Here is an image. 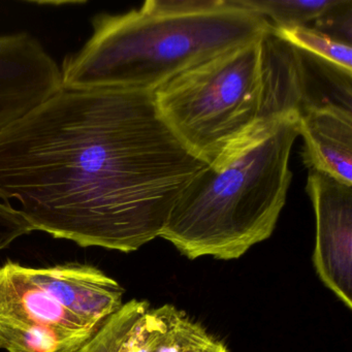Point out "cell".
<instances>
[{
	"label": "cell",
	"mask_w": 352,
	"mask_h": 352,
	"mask_svg": "<svg viewBox=\"0 0 352 352\" xmlns=\"http://www.w3.org/2000/svg\"><path fill=\"white\" fill-rule=\"evenodd\" d=\"M207 166L160 118L153 90L61 88L0 131V199L81 247L129 253L158 238Z\"/></svg>",
	"instance_id": "6da1fadb"
},
{
	"label": "cell",
	"mask_w": 352,
	"mask_h": 352,
	"mask_svg": "<svg viewBox=\"0 0 352 352\" xmlns=\"http://www.w3.org/2000/svg\"><path fill=\"white\" fill-rule=\"evenodd\" d=\"M89 40L61 65L65 89L158 87L226 51L271 32L240 0H148L92 19Z\"/></svg>",
	"instance_id": "7a4b0ae2"
},
{
	"label": "cell",
	"mask_w": 352,
	"mask_h": 352,
	"mask_svg": "<svg viewBox=\"0 0 352 352\" xmlns=\"http://www.w3.org/2000/svg\"><path fill=\"white\" fill-rule=\"evenodd\" d=\"M154 96L160 118L208 166L312 104L302 51L272 30L173 78Z\"/></svg>",
	"instance_id": "3957f363"
},
{
	"label": "cell",
	"mask_w": 352,
	"mask_h": 352,
	"mask_svg": "<svg viewBox=\"0 0 352 352\" xmlns=\"http://www.w3.org/2000/svg\"><path fill=\"white\" fill-rule=\"evenodd\" d=\"M300 112L223 154L185 187L160 238L189 259L240 258L269 239L286 203Z\"/></svg>",
	"instance_id": "277c9868"
},
{
	"label": "cell",
	"mask_w": 352,
	"mask_h": 352,
	"mask_svg": "<svg viewBox=\"0 0 352 352\" xmlns=\"http://www.w3.org/2000/svg\"><path fill=\"white\" fill-rule=\"evenodd\" d=\"M94 327L53 300L30 277L28 267H0V349L8 352H74Z\"/></svg>",
	"instance_id": "5b68a950"
},
{
	"label": "cell",
	"mask_w": 352,
	"mask_h": 352,
	"mask_svg": "<svg viewBox=\"0 0 352 352\" xmlns=\"http://www.w3.org/2000/svg\"><path fill=\"white\" fill-rule=\"evenodd\" d=\"M314 208L313 263L322 283L352 309V186L309 170L306 186Z\"/></svg>",
	"instance_id": "8992f818"
},
{
	"label": "cell",
	"mask_w": 352,
	"mask_h": 352,
	"mask_svg": "<svg viewBox=\"0 0 352 352\" xmlns=\"http://www.w3.org/2000/svg\"><path fill=\"white\" fill-rule=\"evenodd\" d=\"M60 89V69L38 38L0 36V131Z\"/></svg>",
	"instance_id": "52a82bcc"
},
{
	"label": "cell",
	"mask_w": 352,
	"mask_h": 352,
	"mask_svg": "<svg viewBox=\"0 0 352 352\" xmlns=\"http://www.w3.org/2000/svg\"><path fill=\"white\" fill-rule=\"evenodd\" d=\"M28 272L48 296L91 327H102L124 305L118 282L92 265L28 267Z\"/></svg>",
	"instance_id": "ba28073f"
},
{
	"label": "cell",
	"mask_w": 352,
	"mask_h": 352,
	"mask_svg": "<svg viewBox=\"0 0 352 352\" xmlns=\"http://www.w3.org/2000/svg\"><path fill=\"white\" fill-rule=\"evenodd\" d=\"M298 133L305 166L352 186L351 109L333 102L308 107L300 114Z\"/></svg>",
	"instance_id": "9c48e42d"
},
{
	"label": "cell",
	"mask_w": 352,
	"mask_h": 352,
	"mask_svg": "<svg viewBox=\"0 0 352 352\" xmlns=\"http://www.w3.org/2000/svg\"><path fill=\"white\" fill-rule=\"evenodd\" d=\"M149 352H228L226 346L173 305L157 308Z\"/></svg>",
	"instance_id": "30bf717a"
},
{
	"label": "cell",
	"mask_w": 352,
	"mask_h": 352,
	"mask_svg": "<svg viewBox=\"0 0 352 352\" xmlns=\"http://www.w3.org/2000/svg\"><path fill=\"white\" fill-rule=\"evenodd\" d=\"M340 0H240L244 7L267 19L272 28L307 26L318 21Z\"/></svg>",
	"instance_id": "8fae6325"
},
{
	"label": "cell",
	"mask_w": 352,
	"mask_h": 352,
	"mask_svg": "<svg viewBox=\"0 0 352 352\" xmlns=\"http://www.w3.org/2000/svg\"><path fill=\"white\" fill-rule=\"evenodd\" d=\"M272 32L298 50L352 73L351 45L333 40L308 25L272 28Z\"/></svg>",
	"instance_id": "7c38bea8"
},
{
	"label": "cell",
	"mask_w": 352,
	"mask_h": 352,
	"mask_svg": "<svg viewBox=\"0 0 352 352\" xmlns=\"http://www.w3.org/2000/svg\"><path fill=\"white\" fill-rule=\"evenodd\" d=\"M150 309L146 300H131L109 317L94 337L74 352H118L135 321Z\"/></svg>",
	"instance_id": "4fadbf2b"
},
{
	"label": "cell",
	"mask_w": 352,
	"mask_h": 352,
	"mask_svg": "<svg viewBox=\"0 0 352 352\" xmlns=\"http://www.w3.org/2000/svg\"><path fill=\"white\" fill-rule=\"evenodd\" d=\"M32 232V226L17 209L0 201V250Z\"/></svg>",
	"instance_id": "5bb4252c"
}]
</instances>
